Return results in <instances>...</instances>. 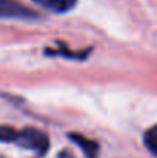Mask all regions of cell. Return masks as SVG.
Segmentation results:
<instances>
[{
	"instance_id": "2",
	"label": "cell",
	"mask_w": 157,
	"mask_h": 158,
	"mask_svg": "<svg viewBox=\"0 0 157 158\" xmlns=\"http://www.w3.org/2000/svg\"><path fill=\"white\" fill-rule=\"evenodd\" d=\"M0 19H20L33 20L37 19V12L22 5L17 0H0Z\"/></svg>"
},
{
	"instance_id": "1",
	"label": "cell",
	"mask_w": 157,
	"mask_h": 158,
	"mask_svg": "<svg viewBox=\"0 0 157 158\" xmlns=\"http://www.w3.org/2000/svg\"><path fill=\"white\" fill-rule=\"evenodd\" d=\"M12 143H15L20 148L31 149V151L37 152L40 157L45 155L50 148L48 135L43 131L36 129V127H23L22 131H17Z\"/></svg>"
},
{
	"instance_id": "5",
	"label": "cell",
	"mask_w": 157,
	"mask_h": 158,
	"mask_svg": "<svg viewBox=\"0 0 157 158\" xmlns=\"http://www.w3.org/2000/svg\"><path fill=\"white\" fill-rule=\"evenodd\" d=\"M59 45V49H45V54L46 55H60V57H66V58H77V60H80V58H85L86 55H88V51H82V52L76 54L74 51H69V49H66L65 48V45L63 43H57Z\"/></svg>"
},
{
	"instance_id": "4",
	"label": "cell",
	"mask_w": 157,
	"mask_h": 158,
	"mask_svg": "<svg viewBox=\"0 0 157 158\" xmlns=\"http://www.w3.org/2000/svg\"><path fill=\"white\" fill-rule=\"evenodd\" d=\"M34 2L54 12H68L77 3V0H34Z\"/></svg>"
},
{
	"instance_id": "7",
	"label": "cell",
	"mask_w": 157,
	"mask_h": 158,
	"mask_svg": "<svg viewBox=\"0 0 157 158\" xmlns=\"http://www.w3.org/2000/svg\"><path fill=\"white\" fill-rule=\"evenodd\" d=\"M15 132H17V129H14L11 126H6V124L0 126V141L2 143H12Z\"/></svg>"
},
{
	"instance_id": "6",
	"label": "cell",
	"mask_w": 157,
	"mask_h": 158,
	"mask_svg": "<svg viewBox=\"0 0 157 158\" xmlns=\"http://www.w3.org/2000/svg\"><path fill=\"white\" fill-rule=\"evenodd\" d=\"M145 144L150 149V152L157 157V124L146 131V134H145Z\"/></svg>"
},
{
	"instance_id": "3",
	"label": "cell",
	"mask_w": 157,
	"mask_h": 158,
	"mask_svg": "<svg viewBox=\"0 0 157 158\" xmlns=\"http://www.w3.org/2000/svg\"><path fill=\"white\" fill-rule=\"evenodd\" d=\"M69 138H71V141H74L83 151V154L88 158L99 157V144H97V141H94L91 138H86V137H83L80 134H69Z\"/></svg>"
}]
</instances>
